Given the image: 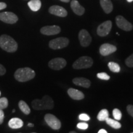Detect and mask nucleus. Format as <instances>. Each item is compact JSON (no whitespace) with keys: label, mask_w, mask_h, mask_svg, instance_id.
<instances>
[{"label":"nucleus","mask_w":133,"mask_h":133,"mask_svg":"<svg viewBox=\"0 0 133 133\" xmlns=\"http://www.w3.org/2000/svg\"><path fill=\"white\" fill-rule=\"evenodd\" d=\"M32 108L35 110H51L54 107V101L49 96H43L41 99H35L31 102Z\"/></svg>","instance_id":"f257e3e1"},{"label":"nucleus","mask_w":133,"mask_h":133,"mask_svg":"<svg viewBox=\"0 0 133 133\" xmlns=\"http://www.w3.org/2000/svg\"><path fill=\"white\" fill-rule=\"evenodd\" d=\"M0 47L8 52H14L17 50L18 44L11 36L2 35L0 36Z\"/></svg>","instance_id":"f03ea898"},{"label":"nucleus","mask_w":133,"mask_h":133,"mask_svg":"<svg viewBox=\"0 0 133 133\" xmlns=\"http://www.w3.org/2000/svg\"><path fill=\"white\" fill-rule=\"evenodd\" d=\"M35 76V71L29 67H24L18 69L15 71L14 78L19 82H26L30 81Z\"/></svg>","instance_id":"7ed1b4c3"},{"label":"nucleus","mask_w":133,"mask_h":133,"mask_svg":"<svg viewBox=\"0 0 133 133\" xmlns=\"http://www.w3.org/2000/svg\"><path fill=\"white\" fill-rule=\"evenodd\" d=\"M93 64L92 58L88 56H82L79 57L74 63L73 68L75 69H83L90 68Z\"/></svg>","instance_id":"20e7f679"},{"label":"nucleus","mask_w":133,"mask_h":133,"mask_svg":"<svg viewBox=\"0 0 133 133\" xmlns=\"http://www.w3.org/2000/svg\"><path fill=\"white\" fill-rule=\"evenodd\" d=\"M69 43V39L65 37H59L49 41V46L51 49L56 50L66 47Z\"/></svg>","instance_id":"39448f33"},{"label":"nucleus","mask_w":133,"mask_h":133,"mask_svg":"<svg viewBox=\"0 0 133 133\" xmlns=\"http://www.w3.org/2000/svg\"><path fill=\"white\" fill-rule=\"evenodd\" d=\"M44 121L46 124L54 130H59L61 128V122L59 119L51 114H47L44 116Z\"/></svg>","instance_id":"423d86ee"},{"label":"nucleus","mask_w":133,"mask_h":133,"mask_svg":"<svg viewBox=\"0 0 133 133\" xmlns=\"http://www.w3.org/2000/svg\"><path fill=\"white\" fill-rule=\"evenodd\" d=\"M66 65V61L63 58L57 57L52 59L48 63V66L54 70H60L64 69Z\"/></svg>","instance_id":"0eeeda50"},{"label":"nucleus","mask_w":133,"mask_h":133,"mask_svg":"<svg viewBox=\"0 0 133 133\" xmlns=\"http://www.w3.org/2000/svg\"><path fill=\"white\" fill-rule=\"evenodd\" d=\"M116 24L117 25L118 27L123 30L128 31L132 30V25L121 16H118L116 17Z\"/></svg>","instance_id":"6e6552de"},{"label":"nucleus","mask_w":133,"mask_h":133,"mask_svg":"<svg viewBox=\"0 0 133 133\" xmlns=\"http://www.w3.org/2000/svg\"><path fill=\"white\" fill-rule=\"evenodd\" d=\"M78 38L80 44L83 47H88L90 45L92 38L89 32L84 29H82L79 32Z\"/></svg>","instance_id":"1a4fd4ad"},{"label":"nucleus","mask_w":133,"mask_h":133,"mask_svg":"<svg viewBox=\"0 0 133 133\" xmlns=\"http://www.w3.org/2000/svg\"><path fill=\"white\" fill-rule=\"evenodd\" d=\"M112 23L110 21H107L103 22L97 27V33L100 36H105L109 35V33L112 29Z\"/></svg>","instance_id":"9d476101"},{"label":"nucleus","mask_w":133,"mask_h":133,"mask_svg":"<svg viewBox=\"0 0 133 133\" xmlns=\"http://www.w3.org/2000/svg\"><path fill=\"white\" fill-rule=\"evenodd\" d=\"M0 21L9 24H14L18 21V17L13 12H3L0 13Z\"/></svg>","instance_id":"9b49d317"},{"label":"nucleus","mask_w":133,"mask_h":133,"mask_svg":"<svg viewBox=\"0 0 133 133\" xmlns=\"http://www.w3.org/2000/svg\"><path fill=\"white\" fill-rule=\"evenodd\" d=\"M61 27L57 25H48L44 26L40 30L41 33L48 36L56 35L61 32Z\"/></svg>","instance_id":"f8f14e48"},{"label":"nucleus","mask_w":133,"mask_h":133,"mask_svg":"<svg viewBox=\"0 0 133 133\" xmlns=\"http://www.w3.org/2000/svg\"><path fill=\"white\" fill-rule=\"evenodd\" d=\"M116 51V47L109 43H105L101 46L99 48V52L103 56H107L112 54Z\"/></svg>","instance_id":"ddd939ff"},{"label":"nucleus","mask_w":133,"mask_h":133,"mask_svg":"<svg viewBox=\"0 0 133 133\" xmlns=\"http://www.w3.org/2000/svg\"><path fill=\"white\" fill-rule=\"evenodd\" d=\"M49 12L50 14L55 15L56 16L65 17L67 16V11L63 7H61L57 5H54L51 6L49 9Z\"/></svg>","instance_id":"4468645a"},{"label":"nucleus","mask_w":133,"mask_h":133,"mask_svg":"<svg viewBox=\"0 0 133 133\" xmlns=\"http://www.w3.org/2000/svg\"><path fill=\"white\" fill-rule=\"evenodd\" d=\"M70 6L74 12L78 16H82L85 11L84 8L82 6H81L78 1L76 0H72L71 1Z\"/></svg>","instance_id":"2eb2a0df"},{"label":"nucleus","mask_w":133,"mask_h":133,"mask_svg":"<svg viewBox=\"0 0 133 133\" xmlns=\"http://www.w3.org/2000/svg\"><path fill=\"white\" fill-rule=\"evenodd\" d=\"M68 94L71 99L79 101L82 100L84 98V94L81 91L78 90V89H74V88H70L67 91Z\"/></svg>","instance_id":"dca6fc26"},{"label":"nucleus","mask_w":133,"mask_h":133,"mask_svg":"<svg viewBox=\"0 0 133 133\" xmlns=\"http://www.w3.org/2000/svg\"><path fill=\"white\" fill-rule=\"evenodd\" d=\"M73 83H74L75 85L81 86V87H84L86 88H89L91 86V81L90 80L85 78H75L73 79Z\"/></svg>","instance_id":"f3484780"},{"label":"nucleus","mask_w":133,"mask_h":133,"mask_svg":"<svg viewBox=\"0 0 133 133\" xmlns=\"http://www.w3.org/2000/svg\"><path fill=\"white\" fill-rule=\"evenodd\" d=\"M8 125L12 129H19L24 125V122L19 118H12L9 120Z\"/></svg>","instance_id":"a211bd4d"},{"label":"nucleus","mask_w":133,"mask_h":133,"mask_svg":"<svg viewBox=\"0 0 133 133\" xmlns=\"http://www.w3.org/2000/svg\"><path fill=\"white\" fill-rule=\"evenodd\" d=\"M101 7L106 14H110L113 10V4L111 0H100Z\"/></svg>","instance_id":"6ab92c4d"},{"label":"nucleus","mask_w":133,"mask_h":133,"mask_svg":"<svg viewBox=\"0 0 133 133\" xmlns=\"http://www.w3.org/2000/svg\"><path fill=\"white\" fill-rule=\"evenodd\" d=\"M28 6L32 11L36 12L40 9L41 2L40 0H31L28 3Z\"/></svg>","instance_id":"aec40b11"},{"label":"nucleus","mask_w":133,"mask_h":133,"mask_svg":"<svg viewBox=\"0 0 133 133\" xmlns=\"http://www.w3.org/2000/svg\"><path fill=\"white\" fill-rule=\"evenodd\" d=\"M19 107L21 110L22 112L25 115H29L30 114V109L28 104L24 101H20L19 102Z\"/></svg>","instance_id":"412c9836"},{"label":"nucleus","mask_w":133,"mask_h":133,"mask_svg":"<svg viewBox=\"0 0 133 133\" xmlns=\"http://www.w3.org/2000/svg\"><path fill=\"white\" fill-rule=\"evenodd\" d=\"M105 121L108 125H109L110 127L116 129L121 128V124L119 123L117 120L116 121V119L115 120H114V119H113L109 117L108 118L106 119Z\"/></svg>","instance_id":"4be33fe9"},{"label":"nucleus","mask_w":133,"mask_h":133,"mask_svg":"<svg viewBox=\"0 0 133 133\" xmlns=\"http://www.w3.org/2000/svg\"><path fill=\"white\" fill-rule=\"evenodd\" d=\"M109 113L107 109H102L99 112L97 115V118L99 121H105L106 119L109 118Z\"/></svg>","instance_id":"5701e85b"},{"label":"nucleus","mask_w":133,"mask_h":133,"mask_svg":"<svg viewBox=\"0 0 133 133\" xmlns=\"http://www.w3.org/2000/svg\"><path fill=\"white\" fill-rule=\"evenodd\" d=\"M108 66H109V69L112 72L115 73H118L120 71V66L117 63L114 62H110L108 64Z\"/></svg>","instance_id":"b1692460"},{"label":"nucleus","mask_w":133,"mask_h":133,"mask_svg":"<svg viewBox=\"0 0 133 133\" xmlns=\"http://www.w3.org/2000/svg\"><path fill=\"white\" fill-rule=\"evenodd\" d=\"M9 102L6 97L0 98V109L4 110L8 107Z\"/></svg>","instance_id":"393cba45"},{"label":"nucleus","mask_w":133,"mask_h":133,"mask_svg":"<svg viewBox=\"0 0 133 133\" xmlns=\"http://www.w3.org/2000/svg\"><path fill=\"white\" fill-rule=\"evenodd\" d=\"M113 116H114L115 119L116 120L119 121L120 120L122 116V114H121V111L118 109H115L113 110Z\"/></svg>","instance_id":"a878e982"},{"label":"nucleus","mask_w":133,"mask_h":133,"mask_svg":"<svg viewBox=\"0 0 133 133\" xmlns=\"http://www.w3.org/2000/svg\"><path fill=\"white\" fill-rule=\"evenodd\" d=\"M97 77L98 78L102 79V80H109L110 78L109 75H107L105 72L98 73L97 74Z\"/></svg>","instance_id":"bb28decb"},{"label":"nucleus","mask_w":133,"mask_h":133,"mask_svg":"<svg viewBox=\"0 0 133 133\" xmlns=\"http://www.w3.org/2000/svg\"><path fill=\"white\" fill-rule=\"evenodd\" d=\"M125 64L129 67H133V54L129 56L125 61Z\"/></svg>","instance_id":"cd10ccee"},{"label":"nucleus","mask_w":133,"mask_h":133,"mask_svg":"<svg viewBox=\"0 0 133 133\" xmlns=\"http://www.w3.org/2000/svg\"><path fill=\"white\" fill-rule=\"evenodd\" d=\"M77 128L79 129H82V130H85L88 128V124L85 122H81L77 124Z\"/></svg>","instance_id":"c85d7f7f"},{"label":"nucleus","mask_w":133,"mask_h":133,"mask_svg":"<svg viewBox=\"0 0 133 133\" xmlns=\"http://www.w3.org/2000/svg\"><path fill=\"white\" fill-rule=\"evenodd\" d=\"M79 119L82 121H89L90 119V117L87 114H81L79 115Z\"/></svg>","instance_id":"c756f323"},{"label":"nucleus","mask_w":133,"mask_h":133,"mask_svg":"<svg viewBox=\"0 0 133 133\" xmlns=\"http://www.w3.org/2000/svg\"><path fill=\"white\" fill-rule=\"evenodd\" d=\"M127 112L130 115L133 117V105H128L126 107Z\"/></svg>","instance_id":"7c9ffc66"},{"label":"nucleus","mask_w":133,"mask_h":133,"mask_svg":"<svg viewBox=\"0 0 133 133\" xmlns=\"http://www.w3.org/2000/svg\"><path fill=\"white\" fill-rule=\"evenodd\" d=\"M6 73V70L2 64H0V76H3Z\"/></svg>","instance_id":"2f4dec72"},{"label":"nucleus","mask_w":133,"mask_h":133,"mask_svg":"<svg viewBox=\"0 0 133 133\" xmlns=\"http://www.w3.org/2000/svg\"><path fill=\"white\" fill-rule=\"evenodd\" d=\"M4 113L2 109H0V124H1L4 121Z\"/></svg>","instance_id":"473e14b6"},{"label":"nucleus","mask_w":133,"mask_h":133,"mask_svg":"<svg viewBox=\"0 0 133 133\" xmlns=\"http://www.w3.org/2000/svg\"><path fill=\"white\" fill-rule=\"evenodd\" d=\"M7 7V4L3 2H0V10H3L6 8Z\"/></svg>","instance_id":"72a5a7b5"},{"label":"nucleus","mask_w":133,"mask_h":133,"mask_svg":"<svg viewBox=\"0 0 133 133\" xmlns=\"http://www.w3.org/2000/svg\"><path fill=\"white\" fill-rule=\"evenodd\" d=\"M98 133H107V131L105 130V129H100V130L98 131Z\"/></svg>","instance_id":"f704fd0d"},{"label":"nucleus","mask_w":133,"mask_h":133,"mask_svg":"<svg viewBox=\"0 0 133 133\" xmlns=\"http://www.w3.org/2000/svg\"><path fill=\"white\" fill-rule=\"evenodd\" d=\"M61 1H62V2H64V3H69L70 0H60Z\"/></svg>","instance_id":"c9c22d12"},{"label":"nucleus","mask_w":133,"mask_h":133,"mask_svg":"<svg viewBox=\"0 0 133 133\" xmlns=\"http://www.w3.org/2000/svg\"><path fill=\"white\" fill-rule=\"evenodd\" d=\"M28 126H29V127H33V126H34V124L32 123H29L28 124Z\"/></svg>","instance_id":"e433bc0d"},{"label":"nucleus","mask_w":133,"mask_h":133,"mask_svg":"<svg viewBox=\"0 0 133 133\" xmlns=\"http://www.w3.org/2000/svg\"><path fill=\"white\" fill-rule=\"evenodd\" d=\"M127 1L129 3H131L132 1H133V0H127Z\"/></svg>","instance_id":"4c0bfd02"},{"label":"nucleus","mask_w":133,"mask_h":133,"mask_svg":"<svg viewBox=\"0 0 133 133\" xmlns=\"http://www.w3.org/2000/svg\"><path fill=\"white\" fill-rule=\"evenodd\" d=\"M15 112H16V110L13 109V110H12V113H14Z\"/></svg>","instance_id":"58836bf2"},{"label":"nucleus","mask_w":133,"mask_h":133,"mask_svg":"<svg viewBox=\"0 0 133 133\" xmlns=\"http://www.w3.org/2000/svg\"><path fill=\"white\" fill-rule=\"evenodd\" d=\"M70 133H76V132H75V131H71V132H70Z\"/></svg>","instance_id":"ea45409f"},{"label":"nucleus","mask_w":133,"mask_h":133,"mask_svg":"<svg viewBox=\"0 0 133 133\" xmlns=\"http://www.w3.org/2000/svg\"><path fill=\"white\" fill-rule=\"evenodd\" d=\"M0 96H1V91H0Z\"/></svg>","instance_id":"a19ab883"}]
</instances>
